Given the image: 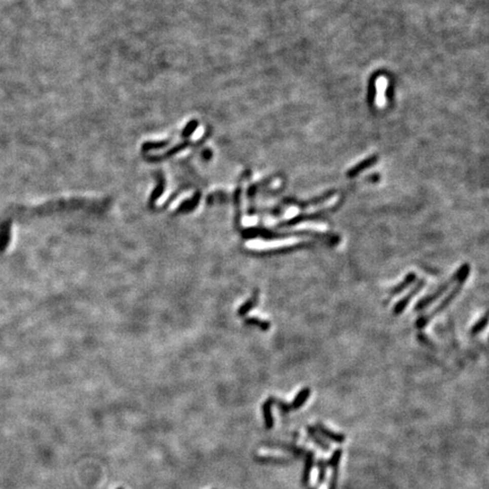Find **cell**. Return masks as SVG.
Returning a JSON list of instances; mask_svg holds the SVG:
<instances>
[{
	"label": "cell",
	"mask_w": 489,
	"mask_h": 489,
	"mask_svg": "<svg viewBox=\"0 0 489 489\" xmlns=\"http://www.w3.org/2000/svg\"><path fill=\"white\" fill-rule=\"evenodd\" d=\"M309 394H311V389H309V387H305V389H304L303 391H300L299 393L297 394L296 399H294L293 402L291 403L292 410L299 409L300 406H302V405L305 403V402H306V400L308 399Z\"/></svg>",
	"instance_id": "cell-12"
},
{
	"label": "cell",
	"mask_w": 489,
	"mask_h": 489,
	"mask_svg": "<svg viewBox=\"0 0 489 489\" xmlns=\"http://www.w3.org/2000/svg\"><path fill=\"white\" fill-rule=\"evenodd\" d=\"M458 277H459V273H458V271H457V273H455L453 277L449 278L446 282L443 283L440 287L436 290V291L433 292V293H430L428 294V296H426L424 298H421L419 302L416 304V306H415V311H421V309H424L426 308L427 306H429L430 304H433L435 300H437L440 296L444 292H446L447 291V289L451 287V285L454 283V282H457V280H458Z\"/></svg>",
	"instance_id": "cell-4"
},
{
	"label": "cell",
	"mask_w": 489,
	"mask_h": 489,
	"mask_svg": "<svg viewBox=\"0 0 489 489\" xmlns=\"http://www.w3.org/2000/svg\"><path fill=\"white\" fill-rule=\"evenodd\" d=\"M487 323H488V317H487V314L485 313L483 314V316L480 317V319H478V322L472 326V328L470 330L471 335H476V334L480 333L483 328L487 326Z\"/></svg>",
	"instance_id": "cell-13"
},
{
	"label": "cell",
	"mask_w": 489,
	"mask_h": 489,
	"mask_svg": "<svg viewBox=\"0 0 489 489\" xmlns=\"http://www.w3.org/2000/svg\"><path fill=\"white\" fill-rule=\"evenodd\" d=\"M272 404H273V398H270L268 401L263 404V413H264V419H265V425L266 428L270 429L273 427V417H272Z\"/></svg>",
	"instance_id": "cell-10"
},
{
	"label": "cell",
	"mask_w": 489,
	"mask_h": 489,
	"mask_svg": "<svg viewBox=\"0 0 489 489\" xmlns=\"http://www.w3.org/2000/svg\"><path fill=\"white\" fill-rule=\"evenodd\" d=\"M416 280H417V274H416V273H409L408 275H405V278L403 279L402 282H400L399 284H396L395 287L391 289L390 297H393V296H396V294L401 293L402 291H403V290H405L406 288L410 287V285L412 284Z\"/></svg>",
	"instance_id": "cell-9"
},
{
	"label": "cell",
	"mask_w": 489,
	"mask_h": 489,
	"mask_svg": "<svg viewBox=\"0 0 489 489\" xmlns=\"http://www.w3.org/2000/svg\"><path fill=\"white\" fill-rule=\"evenodd\" d=\"M335 193H336L335 190L328 191V192H326V193H324L323 195L318 196V197H315V198H312V200H308V201H298V200H294V198H285V200L282 202V204L297 205V206L302 207V209H305V207L311 206V205L321 204V203L327 201L328 198H331Z\"/></svg>",
	"instance_id": "cell-6"
},
{
	"label": "cell",
	"mask_w": 489,
	"mask_h": 489,
	"mask_svg": "<svg viewBox=\"0 0 489 489\" xmlns=\"http://www.w3.org/2000/svg\"><path fill=\"white\" fill-rule=\"evenodd\" d=\"M117 489H124V488H123V487H119V488H117Z\"/></svg>",
	"instance_id": "cell-16"
},
{
	"label": "cell",
	"mask_w": 489,
	"mask_h": 489,
	"mask_svg": "<svg viewBox=\"0 0 489 489\" xmlns=\"http://www.w3.org/2000/svg\"><path fill=\"white\" fill-rule=\"evenodd\" d=\"M246 323H247V324H249V325L257 326V327H259V328H260V330H263V331H268L269 328H270V326H271L270 322H268V321H263V319L256 318V317H250V318H247V319H246Z\"/></svg>",
	"instance_id": "cell-14"
},
{
	"label": "cell",
	"mask_w": 489,
	"mask_h": 489,
	"mask_svg": "<svg viewBox=\"0 0 489 489\" xmlns=\"http://www.w3.org/2000/svg\"><path fill=\"white\" fill-rule=\"evenodd\" d=\"M377 160H379V157H377V156H372V157H369L368 159L364 160V161L360 162L359 164H357L356 167L351 168L350 170L348 171L347 177L348 178H353V177L358 176L362 170H365V169L374 166V164L377 162Z\"/></svg>",
	"instance_id": "cell-8"
},
{
	"label": "cell",
	"mask_w": 489,
	"mask_h": 489,
	"mask_svg": "<svg viewBox=\"0 0 489 489\" xmlns=\"http://www.w3.org/2000/svg\"><path fill=\"white\" fill-rule=\"evenodd\" d=\"M241 234H243V237L246 239L262 238L265 240H274V239L294 238V237H313V238H317L318 240L328 241V243L333 245H336L338 241H340V237L337 235L322 234V232H316L311 230L275 232L270 229H264V228H249V229H245Z\"/></svg>",
	"instance_id": "cell-1"
},
{
	"label": "cell",
	"mask_w": 489,
	"mask_h": 489,
	"mask_svg": "<svg viewBox=\"0 0 489 489\" xmlns=\"http://www.w3.org/2000/svg\"><path fill=\"white\" fill-rule=\"evenodd\" d=\"M257 304H258V291H257V290H256L253 296H251V297L249 298L248 302H246V303L243 305V306L240 307L238 314L240 315V316H244V315H246L247 313H249V312L251 311V309H253Z\"/></svg>",
	"instance_id": "cell-11"
},
{
	"label": "cell",
	"mask_w": 489,
	"mask_h": 489,
	"mask_svg": "<svg viewBox=\"0 0 489 489\" xmlns=\"http://www.w3.org/2000/svg\"><path fill=\"white\" fill-rule=\"evenodd\" d=\"M425 284H426L425 279H420L419 281H417V283H416L415 287L411 289L410 291L406 293L403 298L399 300V302L395 304L394 309H393L394 315H400V314L403 313L405 307L408 306V304L411 302V299H412L418 292H420V290L425 287Z\"/></svg>",
	"instance_id": "cell-5"
},
{
	"label": "cell",
	"mask_w": 489,
	"mask_h": 489,
	"mask_svg": "<svg viewBox=\"0 0 489 489\" xmlns=\"http://www.w3.org/2000/svg\"><path fill=\"white\" fill-rule=\"evenodd\" d=\"M314 246V243H302V244H296L292 246H287V247H281V248H275L271 250H265V251H255V254H259L260 256H275V255H285L289 253H292V251L300 250V249H306L311 248Z\"/></svg>",
	"instance_id": "cell-7"
},
{
	"label": "cell",
	"mask_w": 489,
	"mask_h": 489,
	"mask_svg": "<svg viewBox=\"0 0 489 489\" xmlns=\"http://www.w3.org/2000/svg\"><path fill=\"white\" fill-rule=\"evenodd\" d=\"M343 202H345V197H341V200L338 201L335 205H333L332 207H328V209H324V210L314 212V213H309V214L303 213V214H299V215H296L294 217H292L291 220L280 222V223L277 225V228H278V229H281V228H288V227L297 225V224L302 223V222H305V221H313V220L324 219V217L327 216L328 214H331V213H334L335 211H337L338 207H341V205L343 204Z\"/></svg>",
	"instance_id": "cell-3"
},
{
	"label": "cell",
	"mask_w": 489,
	"mask_h": 489,
	"mask_svg": "<svg viewBox=\"0 0 489 489\" xmlns=\"http://www.w3.org/2000/svg\"><path fill=\"white\" fill-rule=\"evenodd\" d=\"M458 273H459V277H458V280H457V285L452 289V291L449 292L446 297L444 298V300L442 303H440L438 306L434 309V311L428 314V315H426V316H423V317H420L417 322H416V326L419 327V328H423L425 327L427 324L432 321V319L436 316L437 314L439 313H442L445 308H446L449 304H451L454 298L458 296V294L460 293V291H461V289L463 287V284L464 282H466V280L467 278L469 277V273H470V265L469 264H463L461 268H460L458 270Z\"/></svg>",
	"instance_id": "cell-2"
},
{
	"label": "cell",
	"mask_w": 489,
	"mask_h": 489,
	"mask_svg": "<svg viewBox=\"0 0 489 489\" xmlns=\"http://www.w3.org/2000/svg\"><path fill=\"white\" fill-rule=\"evenodd\" d=\"M318 429L321 430L322 434L325 435V436L330 437V438L333 439V440H336V442H342V440L345 439V437H343L342 435H337V434H334V433L330 432V430H328V429L324 428L323 425H321V424H318Z\"/></svg>",
	"instance_id": "cell-15"
}]
</instances>
